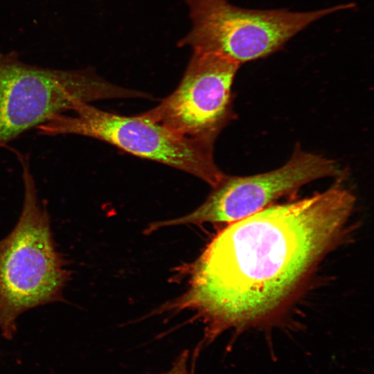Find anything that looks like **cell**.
I'll return each mask as SVG.
<instances>
[{
  "label": "cell",
  "instance_id": "1",
  "mask_svg": "<svg viewBox=\"0 0 374 374\" xmlns=\"http://www.w3.org/2000/svg\"><path fill=\"white\" fill-rule=\"evenodd\" d=\"M355 204L342 179L302 199L271 204L230 223L197 261L176 305L206 324L199 346L272 314L331 248Z\"/></svg>",
  "mask_w": 374,
  "mask_h": 374
},
{
  "label": "cell",
  "instance_id": "2",
  "mask_svg": "<svg viewBox=\"0 0 374 374\" xmlns=\"http://www.w3.org/2000/svg\"><path fill=\"white\" fill-rule=\"evenodd\" d=\"M22 166L24 202L12 231L0 240V330L6 339L17 332L16 320L24 312L63 301L69 280L68 261L55 246L50 217L38 200L29 163Z\"/></svg>",
  "mask_w": 374,
  "mask_h": 374
},
{
  "label": "cell",
  "instance_id": "3",
  "mask_svg": "<svg viewBox=\"0 0 374 374\" xmlns=\"http://www.w3.org/2000/svg\"><path fill=\"white\" fill-rule=\"evenodd\" d=\"M144 96L107 82L90 67L45 68L24 62L15 51H0V148L80 103Z\"/></svg>",
  "mask_w": 374,
  "mask_h": 374
},
{
  "label": "cell",
  "instance_id": "4",
  "mask_svg": "<svg viewBox=\"0 0 374 374\" xmlns=\"http://www.w3.org/2000/svg\"><path fill=\"white\" fill-rule=\"evenodd\" d=\"M56 115L37 130L42 136L73 134L98 139L135 156L177 168L213 188L226 175L217 166L214 144L181 136L141 114L123 116L87 103Z\"/></svg>",
  "mask_w": 374,
  "mask_h": 374
},
{
  "label": "cell",
  "instance_id": "5",
  "mask_svg": "<svg viewBox=\"0 0 374 374\" xmlns=\"http://www.w3.org/2000/svg\"><path fill=\"white\" fill-rule=\"evenodd\" d=\"M189 8L190 31L178 42L193 52L215 53L240 64L269 55L312 22L353 3L309 12L249 10L227 0H183Z\"/></svg>",
  "mask_w": 374,
  "mask_h": 374
},
{
  "label": "cell",
  "instance_id": "6",
  "mask_svg": "<svg viewBox=\"0 0 374 374\" xmlns=\"http://www.w3.org/2000/svg\"><path fill=\"white\" fill-rule=\"evenodd\" d=\"M240 65L221 55L193 52L176 89L141 114L181 136L214 144L235 117L231 89Z\"/></svg>",
  "mask_w": 374,
  "mask_h": 374
},
{
  "label": "cell",
  "instance_id": "7",
  "mask_svg": "<svg viewBox=\"0 0 374 374\" xmlns=\"http://www.w3.org/2000/svg\"><path fill=\"white\" fill-rule=\"evenodd\" d=\"M345 175L335 161L297 147L281 167L251 176L226 175L194 211L154 225L158 228L182 224L232 223L296 193L311 181L325 177L343 179Z\"/></svg>",
  "mask_w": 374,
  "mask_h": 374
},
{
  "label": "cell",
  "instance_id": "8",
  "mask_svg": "<svg viewBox=\"0 0 374 374\" xmlns=\"http://www.w3.org/2000/svg\"><path fill=\"white\" fill-rule=\"evenodd\" d=\"M189 352L184 350L174 361L170 369L160 374H194L195 361L188 366Z\"/></svg>",
  "mask_w": 374,
  "mask_h": 374
}]
</instances>
